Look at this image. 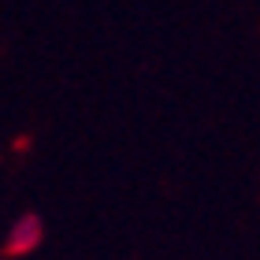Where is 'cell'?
Wrapping results in <instances>:
<instances>
[{"label":"cell","instance_id":"1","mask_svg":"<svg viewBox=\"0 0 260 260\" xmlns=\"http://www.w3.org/2000/svg\"><path fill=\"white\" fill-rule=\"evenodd\" d=\"M34 245H41V219L38 216H22L8 234V253H30Z\"/></svg>","mask_w":260,"mask_h":260}]
</instances>
